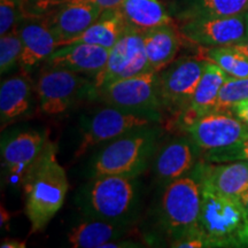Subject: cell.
I'll return each instance as SVG.
<instances>
[{"mask_svg":"<svg viewBox=\"0 0 248 248\" xmlns=\"http://www.w3.org/2000/svg\"><path fill=\"white\" fill-rule=\"evenodd\" d=\"M58 147L51 140L23 177L24 212L30 233L42 232L63 206L69 188L66 170L59 163Z\"/></svg>","mask_w":248,"mask_h":248,"instance_id":"obj_1","label":"cell"},{"mask_svg":"<svg viewBox=\"0 0 248 248\" xmlns=\"http://www.w3.org/2000/svg\"><path fill=\"white\" fill-rule=\"evenodd\" d=\"M138 201L136 178L121 175L93 176L77 195V203L86 218L124 225L133 219Z\"/></svg>","mask_w":248,"mask_h":248,"instance_id":"obj_2","label":"cell"},{"mask_svg":"<svg viewBox=\"0 0 248 248\" xmlns=\"http://www.w3.org/2000/svg\"><path fill=\"white\" fill-rule=\"evenodd\" d=\"M201 191L199 228L207 247L248 248V213L240 200Z\"/></svg>","mask_w":248,"mask_h":248,"instance_id":"obj_3","label":"cell"},{"mask_svg":"<svg viewBox=\"0 0 248 248\" xmlns=\"http://www.w3.org/2000/svg\"><path fill=\"white\" fill-rule=\"evenodd\" d=\"M160 130L150 125L110 140L92 161V175H121L137 178L157 147Z\"/></svg>","mask_w":248,"mask_h":248,"instance_id":"obj_4","label":"cell"},{"mask_svg":"<svg viewBox=\"0 0 248 248\" xmlns=\"http://www.w3.org/2000/svg\"><path fill=\"white\" fill-rule=\"evenodd\" d=\"M202 191L197 179L183 176L166 185L160 204V224L170 244L201 233Z\"/></svg>","mask_w":248,"mask_h":248,"instance_id":"obj_5","label":"cell"},{"mask_svg":"<svg viewBox=\"0 0 248 248\" xmlns=\"http://www.w3.org/2000/svg\"><path fill=\"white\" fill-rule=\"evenodd\" d=\"M94 98L110 106L146 114L157 120L163 109L156 71H145L108 83L95 91Z\"/></svg>","mask_w":248,"mask_h":248,"instance_id":"obj_6","label":"cell"},{"mask_svg":"<svg viewBox=\"0 0 248 248\" xmlns=\"http://www.w3.org/2000/svg\"><path fill=\"white\" fill-rule=\"evenodd\" d=\"M40 109L47 115H59L83 98H94L93 80L82 74L45 67L37 82Z\"/></svg>","mask_w":248,"mask_h":248,"instance_id":"obj_7","label":"cell"},{"mask_svg":"<svg viewBox=\"0 0 248 248\" xmlns=\"http://www.w3.org/2000/svg\"><path fill=\"white\" fill-rule=\"evenodd\" d=\"M156 121L159 120L146 114L122 109L110 105L100 108L93 111L83 122L82 140L76 151V157L82 156L95 145L105 141L109 142L124 133L148 126Z\"/></svg>","mask_w":248,"mask_h":248,"instance_id":"obj_8","label":"cell"},{"mask_svg":"<svg viewBox=\"0 0 248 248\" xmlns=\"http://www.w3.org/2000/svg\"><path fill=\"white\" fill-rule=\"evenodd\" d=\"M208 60L183 58L159 73V91L163 109L186 113Z\"/></svg>","mask_w":248,"mask_h":248,"instance_id":"obj_9","label":"cell"},{"mask_svg":"<svg viewBox=\"0 0 248 248\" xmlns=\"http://www.w3.org/2000/svg\"><path fill=\"white\" fill-rule=\"evenodd\" d=\"M148 71V62L144 44V31L128 26L121 38L109 49L106 66L93 76V89L114 80L135 76Z\"/></svg>","mask_w":248,"mask_h":248,"instance_id":"obj_10","label":"cell"},{"mask_svg":"<svg viewBox=\"0 0 248 248\" xmlns=\"http://www.w3.org/2000/svg\"><path fill=\"white\" fill-rule=\"evenodd\" d=\"M197 147L203 151L224 148L248 139V125L231 113L210 111L185 124Z\"/></svg>","mask_w":248,"mask_h":248,"instance_id":"obj_11","label":"cell"},{"mask_svg":"<svg viewBox=\"0 0 248 248\" xmlns=\"http://www.w3.org/2000/svg\"><path fill=\"white\" fill-rule=\"evenodd\" d=\"M185 39L202 47L230 46L248 39L246 13L233 16L195 17L181 27Z\"/></svg>","mask_w":248,"mask_h":248,"instance_id":"obj_12","label":"cell"},{"mask_svg":"<svg viewBox=\"0 0 248 248\" xmlns=\"http://www.w3.org/2000/svg\"><path fill=\"white\" fill-rule=\"evenodd\" d=\"M191 176L197 179L201 190L239 200L248 188V162H199L192 169Z\"/></svg>","mask_w":248,"mask_h":248,"instance_id":"obj_13","label":"cell"},{"mask_svg":"<svg viewBox=\"0 0 248 248\" xmlns=\"http://www.w3.org/2000/svg\"><path fill=\"white\" fill-rule=\"evenodd\" d=\"M102 12V8L94 4L66 2L55 7L53 12H48L44 17L60 47L82 35L100 17Z\"/></svg>","mask_w":248,"mask_h":248,"instance_id":"obj_14","label":"cell"},{"mask_svg":"<svg viewBox=\"0 0 248 248\" xmlns=\"http://www.w3.org/2000/svg\"><path fill=\"white\" fill-rule=\"evenodd\" d=\"M18 24L17 30L22 40L20 67L28 74L58 48V40L44 16L28 15Z\"/></svg>","mask_w":248,"mask_h":248,"instance_id":"obj_15","label":"cell"},{"mask_svg":"<svg viewBox=\"0 0 248 248\" xmlns=\"http://www.w3.org/2000/svg\"><path fill=\"white\" fill-rule=\"evenodd\" d=\"M109 49L102 46L76 43L58 47L45 60L46 67L95 76L106 66Z\"/></svg>","mask_w":248,"mask_h":248,"instance_id":"obj_16","label":"cell"},{"mask_svg":"<svg viewBox=\"0 0 248 248\" xmlns=\"http://www.w3.org/2000/svg\"><path fill=\"white\" fill-rule=\"evenodd\" d=\"M47 133L26 131L6 138L1 144L2 164L15 177H24L47 144Z\"/></svg>","mask_w":248,"mask_h":248,"instance_id":"obj_17","label":"cell"},{"mask_svg":"<svg viewBox=\"0 0 248 248\" xmlns=\"http://www.w3.org/2000/svg\"><path fill=\"white\" fill-rule=\"evenodd\" d=\"M195 146L192 139L179 138L161 148L154 160V172L164 185L186 176L195 166Z\"/></svg>","mask_w":248,"mask_h":248,"instance_id":"obj_18","label":"cell"},{"mask_svg":"<svg viewBox=\"0 0 248 248\" xmlns=\"http://www.w3.org/2000/svg\"><path fill=\"white\" fill-rule=\"evenodd\" d=\"M32 85L26 73L2 80L0 86V121L7 124L26 116L31 107Z\"/></svg>","mask_w":248,"mask_h":248,"instance_id":"obj_19","label":"cell"},{"mask_svg":"<svg viewBox=\"0 0 248 248\" xmlns=\"http://www.w3.org/2000/svg\"><path fill=\"white\" fill-rule=\"evenodd\" d=\"M144 44L148 71L160 73L173 61L179 49L181 39L178 31L171 23L144 31Z\"/></svg>","mask_w":248,"mask_h":248,"instance_id":"obj_20","label":"cell"},{"mask_svg":"<svg viewBox=\"0 0 248 248\" xmlns=\"http://www.w3.org/2000/svg\"><path fill=\"white\" fill-rule=\"evenodd\" d=\"M228 76V74L223 71L216 63L212 61L207 62L203 75L192 97L188 109L185 113L188 114L186 115L187 119L185 124L214 110L219 91Z\"/></svg>","mask_w":248,"mask_h":248,"instance_id":"obj_21","label":"cell"},{"mask_svg":"<svg viewBox=\"0 0 248 248\" xmlns=\"http://www.w3.org/2000/svg\"><path fill=\"white\" fill-rule=\"evenodd\" d=\"M125 226L102 219L86 218L68 233V243L74 248H102L110 241L117 240L125 232Z\"/></svg>","mask_w":248,"mask_h":248,"instance_id":"obj_22","label":"cell"},{"mask_svg":"<svg viewBox=\"0 0 248 248\" xmlns=\"http://www.w3.org/2000/svg\"><path fill=\"white\" fill-rule=\"evenodd\" d=\"M126 28L128 23L124 20L120 8L107 9L102 12L100 17L82 35L71 39L66 45L85 43V44L98 45L110 49L121 38Z\"/></svg>","mask_w":248,"mask_h":248,"instance_id":"obj_23","label":"cell"},{"mask_svg":"<svg viewBox=\"0 0 248 248\" xmlns=\"http://www.w3.org/2000/svg\"><path fill=\"white\" fill-rule=\"evenodd\" d=\"M120 11L128 26L140 31L172 23L171 17L156 0H124Z\"/></svg>","mask_w":248,"mask_h":248,"instance_id":"obj_24","label":"cell"},{"mask_svg":"<svg viewBox=\"0 0 248 248\" xmlns=\"http://www.w3.org/2000/svg\"><path fill=\"white\" fill-rule=\"evenodd\" d=\"M248 12V0H185L182 20L195 17L233 16Z\"/></svg>","mask_w":248,"mask_h":248,"instance_id":"obj_25","label":"cell"},{"mask_svg":"<svg viewBox=\"0 0 248 248\" xmlns=\"http://www.w3.org/2000/svg\"><path fill=\"white\" fill-rule=\"evenodd\" d=\"M206 60L212 61L229 76L237 78L248 77V57L232 46H216L206 51Z\"/></svg>","mask_w":248,"mask_h":248,"instance_id":"obj_26","label":"cell"},{"mask_svg":"<svg viewBox=\"0 0 248 248\" xmlns=\"http://www.w3.org/2000/svg\"><path fill=\"white\" fill-rule=\"evenodd\" d=\"M248 99V77L246 78H237V77H226L223 83L216 106L213 111H222V113H231L232 108L238 102Z\"/></svg>","mask_w":248,"mask_h":248,"instance_id":"obj_27","label":"cell"},{"mask_svg":"<svg viewBox=\"0 0 248 248\" xmlns=\"http://www.w3.org/2000/svg\"><path fill=\"white\" fill-rule=\"evenodd\" d=\"M22 54V40L17 28L0 37V73H9L16 64H20Z\"/></svg>","mask_w":248,"mask_h":248,"instance_id":"obj_28","label":"cell"},{"mask_svg":"<svg viewBox=\"0 0 248 248\" xmlns=\"http://www.w3.org/2000/svg\"><path fill=\"white\" fill-rule=\"evenodd\" d=\"M27 0H0V35L13 30L26 15Z\"/></svg>","mask_w":248,"mask_h":248,"instance_id":"obj_29","label":"cell"},{"mask_svg":"<svg viewBox=\"0 0 248 248\" xmlns=\"http://www.w3.org/2000/svg\"><path fill=\"white\" fill-rule=\"evenodd\" d=\"M207 162L224 163L233 161H248V139L231 145V146L219 148V150L206 151Z\"/></svg>","mask_w":248,"mask_h":248,"instance_id":"obj_30","label":"cell"},{"mask_svg":"<svg viewBox=\"0 0 248 248\" xmlns=\"http://www.w3.org/2000/svg\"><path fill=\"white\" fill-rule=\"evenodd\" d=\"M28 1H31L32 4V12H30L28 15H42V13H48L49 11L58 7L64 2L68 1V0H28Z\"/></svg>","mask_w":248,"mask_h":248,"instance_id":"obj_31","label":"cell"},{"mask_svg":"<svg viewBox=\"0 0 248 248\" xmlns=\"http://www.w3.org/2000/svg\"><path fill=\"white\" fill-rule=\"evenodd\" d=\"M66 2H89V4H94L101 7L102 11H107V9L120 8L124 0H68Z\"/></svg>","mask_w":248,"mask_h":248,"instance_id":"obj_32","label":"cell"},{"mask_svg":"<svg viewBox=\"0 0 248 248\" xmlns=\"http://www.w3.org/2000/svg\"><path fill=\"white\" fill-rule=\"evenodd\" d=\"M232 114L248 125V99L235 104L232 108Z\"/></svg>","mask_w":248,"mask_h":248,"instance_id":"obj_33","label":"cell"},{"mask_svg":"<svg viewBox=\"0 0 248 248\" xmlns=\"http://www.w3.org/2000/svg\"><path fill=\"white\" fill-rule=\"evenodd\" d=\"M139 245H136V243H133V241H119L117 240H114V241H110V243H108L105 245L102 248H126V247H138Z\"/></svg>","mask_w":248,"mask_h":248,"instance_id":"obj_34","label":"cell"},{"mask_svg":"<svg viewBox=\"0 0 248 248\" xmlns=\"http://www.w3.org/2000/svg\"><path fill=\"white\" fill-rule=\"evenodd\" d=\"M0 247L1 248H24L26 247V243H24V241H18L15 239H5L1 241Z\"/></svg>","mask_w":248,"mask_h":248,"instance_id":"obj_35","label":"cell"},{"mask_svg":"<svg viewBox=\"0 0 248 248\" xmlns=\"http://www.w3.org/2000/svg\"><path fill=\"white\" fill-rule=\"evenodd\" d=\"M232 47L237 49V51L241 52V53L246 55L248 57V39L245 40V42H241V43H238V44H234V45H231Z\"/></svg>","mask_w":248,"mask_h":248,"instance_id":"obj_36","label":"cell"},{"mask_svg":"<svg viewBox=\"0 0 248 248\" xmlns=\"http://www.w3.org/2000/svg\"><path fill=\"white\" fill-rule=\"evenodd\" d=\"M239 200H240V202L243 203V206L245 207V209H246V212L248 213V188L244 192L243 194H241Z\"/></svg>","mask_w":248,"mask_h":248,"instance_id":"obj_37","label":"cell"},{"mask_svg":"<svg viewBox=\"0 0 248 248\" xmlns=\"http://www.w3.org/2000/svg\"><path fill=\"white\" fill-rule=\"evenodd\" d=\"M246 16H247V26H248V12L246 13Z\"/></svg>","mask_w":248,"mask_h":248,"instance_id":"obj_38","label":"cell"},{"mask_svg":"<svg viewBox=\"0 0 248 248\" xmlns=\"http://www.w3.org/2000/svg\"><path fill=\"white\" fill-rule=\"evenodd\" d=\"M247 162H248V161H247Z\"/></svg>","mask_w":248,"mask_h":248,"instance_id":"obj_39","label":"cell"}]
</instances>
